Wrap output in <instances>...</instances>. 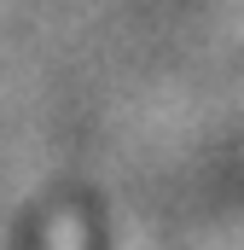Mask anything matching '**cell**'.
<instances>
[{"label":"cell","mask_w":244,"mask_h":250,"mask_svg":"<svg viewBox=\"0 0 244 250\" xmlns=\"http://www.w3.org/2000/svg\"><path fill=\"white\" fill-rule=\"evenodd\" d=\"M81 250H105V239H99V227H87V245Z\"/></svg>","instance_id":"1"}]
</instances>
